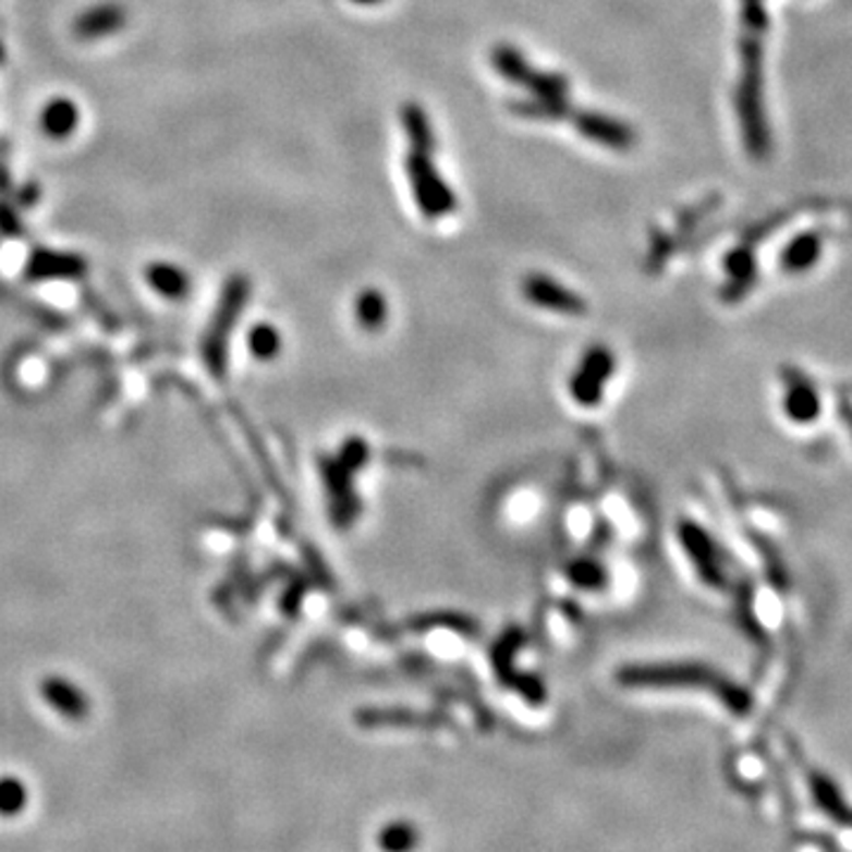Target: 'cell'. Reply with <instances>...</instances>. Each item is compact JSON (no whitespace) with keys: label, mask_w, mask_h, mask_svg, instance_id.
<instances>
[{"label":"cell","mask_w":852,"mask_h":852,"mask_svg":"<svg viewBox=\"0 0 852 852\" xmlns=\"http://www.w3.org/2000/svg\"><path fill=\"white\" fill-rule=\"evenodd\" d=\"M722 204V197L720 195H708L706 199L696 202L694 206H690V209H684L680 216H678V228L680 232H686V230H694L701 221H706V218L718 209V206Z\"/></svg>","instance_id":"2e32d148"},{"label":"cell","mask_w":852,"mask_h":852,"mask_svg":"<svg viewBox=\"0 0 852 852\" xmlns=\"http://www.w3.org/2000/svg\"><path fill=\"white\" fill-rule=\"evenodd\" d=\"M672 246H675V242H672L670 235H666L664 230H654V235H652V256H649V266H661V264H666V258L672 254Z\"/></svg>","instance_id":"ac0fdd59"},{"label":"cell","mask_w":852,"mask_h":852,"mask_svg":"<svg viewBox=\"0 0 852 852\" xmlns=\"http://www.w3.org/2000/svg\"><path fill=\"white\" fill-rule=\"evenodd\" d=\"M521 290H524V296L531 301V304L540 306L545 311H555V313H561V315H583L585 313V301L567 290V287H561L557 280L547 278V275H528V278L524 280V284H521Z\"/></svg>","instance_id":"5b68a950"},{"label":"cell","mask_w":852,"mask_h":852,"mask_svg":"<svg viewBox=\"0 0 852 852\" xmlns=\"http://www.w3.org/2000/svg\"><path fill=\"white\" fill-rule=\"evenodd\" d=\"M573 126L579 129V133L587 141H593L601 147H611L616 153H628L630 147H635L637 143V133L630 123L618 121L613 117H607L601 112H575L571 114Z\"/></svg>","instance_id":"277c9868"},{"label":"cell","mask_w":852,"mask_h":852,"mask_svg":"<svg viewBox=\"0 0 852 852\" xmlns=\"http://www.w3.org/2000/svg\"><path fill=\"white\" fill-rule=\"evenodd\" d=\"M401 121H403V129L407 133L410 149H417V153L434 155L436 135L431 131L429 117H426L424 109L419 105H415V102L405 105L403 112H401Z\"/></svg>","instance_id":"30bf717a"},{"label":"cell","mask_w":852,"mask_h":852,"mask_svg":"<svg viewBox=\"0 0 852 852\" xmlns=\"http://www.w3.org/2000/svg\"><path fill=\"white\" fill-rule=\"evenodd\" d=\"M405 173L412 187V197H415L419 211L426 218L436 221V218H443L455 211L458 197L452 195L450 185L443 181L441 173H438L436 163L431 161V155L410 149V155L405 159Z\"/></svg>","instance_id":"7a4b0ae2"},{"label":"cell","mask_w":852,"mask_h":852,"mask_svg":"<svg viewBox=\"0 0 852 852\" xmlns=\"http://www.w3.org/2000/svg\"><path fill=\"white\" fill-rule=\"evenodd\" d=\"M789 216H791V211H781V214L767 216L763 223L753 226V228H748V230L744 232V244L753 246L755 242H763V240L769 235V232H775V230H779L781 223H787V221H789Z\"/></svg>","instance_id":"e0dca14e"},{"label":"cell","mask_w":852,"mask_h":852,"mask_svg":"<svg viewBox=\"0 0 852 852\" xmlns=\"http://www.w3.org/2000/svg\"><path fill=\"white\" fill-rule=\"evenodd\" d=\"M789 412L791 417L799 422H807L813 419V415H817V393L803 379L793 381L789 391Z\"/></svg>","instance_id":"4fadbf2b"},{"label":"cell","mask_w":852,"mask_h":852,"mask_svg":"<svg viewBox=\"0 0 852 852\" xmlns=\"http://www.w3.org/2000/svg\"><path fill=\"white\" fill-rule=\"evenodd\" d=\"M353 3H361V5H377V3H381V0H353Z\"/></svg>","instance_id":"d6986e66"},{"label":"cell","mask_w":852,"mask_h":852,"mask_svg":"<svg viewBox=\"0 0 852 852\" xmlns=\"http://www.w3.org/2000/svg\"><path fill=\"white\" fill-rule=\"evenodd\" d=\"M821 249H824V235L819 230L803 232V235L791 240L787 249L781 252V258H779L781 268L791 275L805 272L817 264L819 256H821Z\"/></svg>","instance_id":"52a82bcc"},{"label":"cell","mask_w":852,"mask_h":852,"mask_svg":"<svg viewBox=\"0 0 852 852\" xmlns=\"http://www.w3.org/2000/svg\"><path fill=\"white\" fill-rule=\"evenodd\" d=\"M810 781H813V791H815L817 803H819L824 810H827L829 817L841 819L843 824H852L850 810H848V805L843 803L841 793H838V789L831 784V781H829V779H824L821 775H815Z\"/></svg>","instance_id":"7c38bea8"},{"label":"cell","mask_w":852,"mask_h":852,"mask_svg":"<svg viewBox=\"0 0 852 852\" xmlns=\"http://www.w3.org/2000/svg\"><path fill=\"white\" fill-rule=\"evenodd\" d=\"M725 268L730 272V284L725 287V296L727 299L744 296L751 290V284L755 282V256L751 246L741 244L734 252L727 254Z\"/></svg>","instance_id":"ba28073f"},{"label":"cell","mask_w":852,"mask_h":852,"mask_svg":"<svg viewBox=\"0 0 852 852\" xmlns=\"http://www.w3.org/2000/svg\"><path fill=\"white\" fill-rule=\"evenodd\" d=\"M510 112L519 119L531 121H569L575 112V107L569 98H528L510 102Z\"/></svg>","instance_id":"9c48e42d"},{"label":"cell","mask_w":852,"mask_h":852,"mask_svg":"<svg viewBox=\"0 0 852 852\" xmlns=\"http://www.w3.org/2000/svg\"><path fill=\"white\" fill-rule=\"evenodd\" d=\"M26 805V789L17 779H0V815L15 817Z\"/></svg>","instance_id":"9a60e30c"},{"label":"cell","mask_w":852,"mask_h":852,"mask_svg":"<svg viewBox=\"0 0 852 852\" xmlns=\"http://www.w3.org/2000/svg\"><path fill=\"white\" fill-rule=\"evenodd\" d=\"M613 367V358L609 351L604 349H593L585 355V363L579 369V375L573 379V395L575 401H581L583 405H595L599 401V393L604 381L609 379Z\"/></svg>","instance_id":"8992f818"},{"label":"cell","mask_w":852,"mask_h":852,"mask_svg":"<svg viewBox=\"0 0 852 852\" xmlns=\"http://www.w3.org/2000/svg\"><path fill=\"white\" fill-rule=\"evenodd\" d=\"M387 313H389L387 299L375 290L363 292L358 301H355V318H358V325L365 327L367 332H377L379 327H384V322H387Z\"/></svg>","instance_id":"8fae6325"},{"label":"cell","mask_w":852,"mask_h":852,"mask_svg":"<svg viewBox=\"0 0 852 852\" xmlns=\"http://www.w3.org/2000/svg\"><path fill=\"white\" fill-rule=\"evenodd\" d=\"M417 843V833L415 829L410 827V824H391V827H387L381 831L379 836V845L387 850V852H407L415 848Z\"/></svg>","instance_id":"5bb4252c"},{"label":"cell","mask_w":852,"mask_h":852,"mask_svg":"<svg viewBox=\"0 0 852 852\" xmlns=\"http://www.w3.org/2000/svg\"><path fill=\"white\" fill-rule=\"evenodd\" d=\"M763 36L746 32L739 40L741 76L737 86V114L744 131V145L755 161H763L772 153V135L763 100Z\"/></svg>","instance_id":"6da1fadb"},{"label":"cell","mask_w":852,"mask_h":852,"mask_svg":"<svg viewBox=\"0 0 852 852\" xmlns=\"http://www.w3.org/2000/svg\"><path fill=\"white\" fill-rule=\"evenodd\" d=\"M490 62L498 69L500 76L504 81H510L514 86H521L531 90L535 98H569L571 84L561 74L552 72H540L526 62L524 54H521L512 46H498L490 52Z\"/></svg>","instance_id":"3957f363"}]
</instances>
